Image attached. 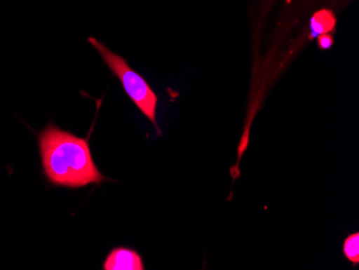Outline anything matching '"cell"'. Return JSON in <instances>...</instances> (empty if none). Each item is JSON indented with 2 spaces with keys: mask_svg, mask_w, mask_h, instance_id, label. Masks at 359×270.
<instances>
[{
  "mask_svg": "<svg viewBox=\"0 0 359 270\" xmlns=\"http://www.w3.org/2000/svg\"><path fill=\"white\" fill-rule=\"evenodd\" d=\"M39 144L44 171L53 184L80 187L106 179L97 169L86 139L50 124L40 134Z\"/></svg>",
  "mask_w": 359,
  "mask_h": 270,
  "instance_id": "obj_1",
  "label": "cell"
},
{
  "mask_svg": "<svg viewBox=\"0 0 359 270\" xmlns=\"http://www.w3.org/2000/svg\"><path fill=\"white\" fill-rule=\"evenodd\" d=\"M88 41L97 51L100 52V56L106 62V65L110 68L111 72L118 76L128 97L153 123L156 130H158L156 122L157 96L149 86L148 82L130 68L126 60L114 52L110 51L104 43L95 38H90Z\"/></svg>",
  "mask_w": 359,
  "mask_h": 270,
  "instance_id": "obj_2",
  "label": "cell"
},
{
  "mask_svg": "<svg viewBox=\"0 0 359 270\" xmlns=\"http://www.w3.org/2000/svg\"><path fill=\"white\" fill-rule=\"evenodd\" d=\"M104 270H143L142 259L134 250L118 248L113 250L104 264Z\"/></svg>",
  "mask_w": 359,
  "mask_h": 270,
  "instance_id": "obj_3",
  "label": "cell"
},
{
  "mask_svg": "<svg viewBox=\"0 0 359 270\" xmlns=\"http://www.w3.org/2000/svg\"><path fill=\"white\" fill-rule=\"evenodd\" d=\"M337 20L330 10H320L316 12L311 19V38L328 34L334 29Z\"/></svg>",
  "mask_w": 359,
  "mask_h": 270,
  "instance_id": "obj_4",
  "label": "cell"
},
{
  "mask_svg": "<svg viewBox=\"0 0 359 270\" xmlns=\"http://www.w3.org/2000/svg\"><path fill=\"white\" fill-rule=\"evenodd\" d=\"M344 253L346 259L356 266L359 263V234L348 236L344 241Z\"/></svg>",
  "mask_w": 359,
  "mask_h": 270,
  "instance_id": "obj_5",
  "label": "cell"
},
{
  "mask_svg": "<svg viewBox=\"0 0 359 270\" xmlns=\"http://www.w3.org/2000/svg\"><path fill=\"white\" fill-rule=\"evenodd\" d=\"M318 42L320 49L327 50L334 43V38L330 34H324V35L318 36Z\"/></svg>",
  "mask_w": 359,
  "mask_h": 270,
  "instance_id": "obj_6",
  "label": "cell"
}]
</instances>
